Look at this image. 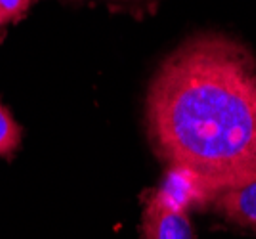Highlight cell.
Segmentation results:
<instances>
[{
	"label": "cell",
	"mask_w": 256,
	"mask_h": 239,
	"mask_svg": "<svg viewBox=\"0 0 256 239\" xmlns=\"http://www.w3.org/2000/svg\"><path fill=\"white\" fill-rule=\"evenodd\" d=\"M153 150L218 194L256 180V58L224 34H199L159 67L148 94Z\"/></svg>",
	"instance_id": "1"
},
{
	"label": "cell",
	"mask_w": 256,
	"mask_h": 239,
	"mask_svg": "<svg viewBox=\"0 0 256 239\" xmlns=\"http://www.w3.org/2000/svg\"><path fill=\"white\" fill-rule=\"evenodd\" d=\"M142 232L144 239H195L188 212L170 203L159 190L146 197Z\"/></svg>",
	"instance_id": "2"
},
{
	"label": "cell",
	"mask_w": 256,
	"mask_h": 239,
	"mask_svg": "<svg viewBox=\"0 0 256 239\" xmlns=\"http://www.w3.org/2000/svg\"><path fill=\"white\" fill-rule=\"evenodd\" d=\"M159 192L170 203L184 210H188L192 206L208 205L210 201H216L220 196L199 174L190 168H184V166H170V170L164 178V186Z\"/></svg>",
	"instance_id": "3"
},
{
	"label": "cell",
	"mask_w": 256,
	"mask_h": 239,
	"mask_svg": "<svg viewBox=\"0 0 256 239\" xmlns=\"http://www.w3.org/2000/svg\"><path fill=\"white\" fill-rule=\"evenodd\" d=\"M216 208L237 226L256 230V180L220 194Z\"/></svg>",
	"instance_id": "4"
},
{
	"label": "cell",
	"mask_w": 256,
	"mask_h": 239,
	"mask_svg": "<svg viewBox=\"0 0 256 239\" xmlns=\"http://www.w3.org/2000/svg\"><path fill=\"white\" fill-rule=\"evenodd\" d=\"M22 144V128L14 120L10 111L0 106V157H10Z\"/></svg>",
	"instance_id": "5"
},
{
	"label": "cell",
	"mask_w": 256,
	"mask_h": 239,
	"mask_svg": "<svg viewBox=\"0 0 256 239\" xmlns=\"http://www.w3.org/2000/svg\"><path fill=\"white\" fill-rule=\"evenodd\" d=\"M32 0H0V29L20 22L29 12Z\"/></svg>",
	"instance_id": "6"
},
{
	"label": "cell",
	"mask_w": 256,
	"mask_h": 239,
	"mask_svg": "<svg viewBox=\"0 0 256 239\" xmlns=\"http://www.w3.org/2000/svg\"><path fill=\"white\" fill-rule=\"evenodd\" d=\"M162 0H118L117 2V10H126L128 14H134V16H146V14H153V12L159 8V4Z\"/></svg>",
	"instance_id": "7"
},
{
	"label": "cell",
	"mask_w": 256,
	"mask_h": 239,
	"mask_svg": "<svg viewBox=\"0 0 256 239\" xmlns=\"http://www.w3.org/2000/svg\"><path fill=\"white\" fill-rule=\"evenodd\" d=\"M109 2H111V4H113V6L117 8V2H118V0H109Z\"/></svg>",
	"instance_id": "8"
}]
</instances>
